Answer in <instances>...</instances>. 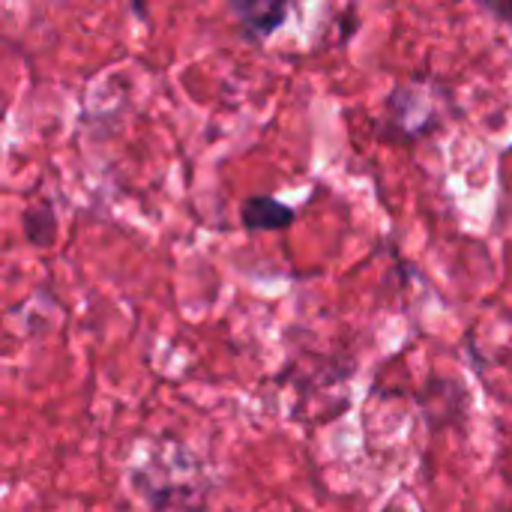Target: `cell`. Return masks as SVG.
Returning <instances> with one entry per match:
<instances>
[{"instance_id":"277c9868","label":"cell","mask_w":512,"mask_h":512,"mask_svg":"<svg viewBox=\"0 0 512 512\" xmlns=\"http://www.w3.org/2000/svg\"><path fill=\"white\" fill-rule=\"evenodd\" d=\"M489 15H495L498 21L512 24V0H477Z\"/></svg>"},{"instance_id":"7a4b0ae2","label":"cell","mask_w":512,"mask_h":512,"mask_svg":"<svg viewBox=\"0 0 512 512\" xmlns=\"http://www.w3.org/2000/svg\"><path fill=\"white\" fill-rule=\"evenodd\" d=\"M297 219L294 207L282 204L273 195H246L240 201V222L246 231L258 234V231H285L291 228Z\"/></svg>"},{"instance_id":"3957f363","label":"cell","mask_w":512,"mask_h":512,"mask_svg":"<svg viewBox=\"0 0 512 512\" xmlns=\"http://www.w3.org/2000/svg\"><path fill=\"white\" fill-rule=\"evenodd\" d=\"M24 237L33 243V246H45L54 240V231H57V216H54V207L48 201L24 210Z\"/></svg>"},{"instance_id":"5b68a950","label":"cell","mask_w":512,"mask_h":512,"mask_svg":"<svg viewBox=\"0 0 512 512\" xmlns=\"http://www.w3.org/2000/svg\"><path fill=\"white\" fill-rule=\"evenodd\" d=\"M135 9H138V15H144V6H141V0H135Z\"/></svg>"},{"instance_id":"6da1fadb","label":"cell","mask_w":512,"mask_h":512,"mask_svg":"<svg viewBox=\"0 0 512 512\" xmlns=\"http://www.w3.org/2000/svg\"><path fill=\"white\" fill-rule=\"evenodd\" d=\"M228 9L234 12L237 24L249 39L264 42L288 21L291 0H228Z\"/></svg>"}]
</instances>
